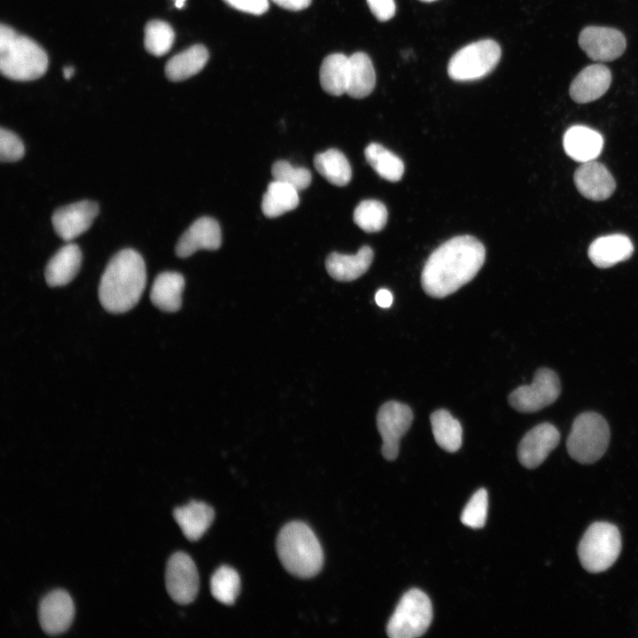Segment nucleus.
<instances>
[{"instance_id":"obj_39","label":"nucleus","mask_w":638,"mask_h":638,"mask_svg":"<svg viewBox=\"0 0 638 638\" xmlns=\"http://www.w3.org/2000/svg\"><path fill=\"white\" fill-rule=\"evenodd\" d=\"M231 7L247 13L260 15L268 9V0H223Z\"/></svg>"},{"instance_id":"obj_8","label":"nucleus","mask_w":638,"mask_h":638,"mask_svg":"<svg viewBox=\"0 0 638 638\" xmlns=\"http://www.w3.org/2000/svg\"><path fill=\"white\" fill-rule=\"evenodd\" d=\"M502 51L494 40L485 39L460 49L447 66L449 77L456 82L478 80L490 74L497 66Z\"/></svg>"},{"instance_id":"obj_4","label":"nucleus","mask_w":638,"mask_h":638,"mask_svg":"<svg viewBox=\"0 0 638 638\" xmlns=\"http://www.w3.org/2000/svg\"><path fill=\"white\" fill-rule=\"evenodd\" d=\"M47 67L48 56L36 42L1 24L0 70L4 76L14 81H33L43 76Z\"/></svg>"},{"instance_id":"obj_14","label":"nucleus","mask_w":638,"mask_h":638,"mask_svg":"<svg viewBox=\"0 0 638 638\" xmlns=\"http://www.w3.org/2000/svg\"><path fill=\"white\" fill-rule=\"evenodd\" d=\"M559 440L560 434L555 425L549 423L536 425L519 442L517 457L520 463L527 469L538 467L556 448Z\"/></svg>"},{"instance_id":"obj_11","label":"nucleus","mask_w":638,"mask_h":638,"mask_svg":"<svg viewBox=\"0 0 638 638\" xmlns=\"http://www.w3.org/2000/svg\"><path fill=\"white\" fill-rule=\"evenodd\" d=\"M198 573L191 557L184 552H175L166 566V588L173 601L179 604L192 603L198 592Z\"/></svg>"},{"instance_id":"obj_33","label":"nucleus","mask_w":638,"mask_h":638,"mask_svg":"<svg viewBox=\"0 0 638 638\" xmlns=\"http://www.w3.org/2000/svg\"><path fill=\"white\" fill-rule=\"evenodd\" d=\"M387 214V209L382 202L363 200L354 209V222L365 232H377L385 226Z\"/></svg>"},{"instance_id":"obj_30","label":"nucleus","mask_w":638,"mask_h":638,"mask_svg":"<svg viewBox=\"0 0 638 638\" xmlns=\"http://www.w3.org/2000/svg\"><path fill=\"white\" fill-rule=\"evenodd\" d=\"M314 165L317 172L331 184L344 186L351 180V166L346 156L336 149L316 154Z\"/></svg>"},{"instance_id":"obj_7","label":"nucleus","mask_w":638,"mask_h":638,"mask_svg":"<svg viewBox=\"0 0 638 638\" xmlns=\"http://www.w3.org/2000/svg\"><path fill=\"white\" fill-rule=\"evenodd\" d=\"M432 619V603L425 593L414 588L406 592L390 618L386 633L391 638L423 635Z\"/></svg>"},{"instance_id":"obj_19","label":"nucleus","mask_w":638,"mask_h":638,"mask_svg":"<svg viewBox=\"0 0 638 638\" xmlns=\"http://www.w3.org/2000/svg\"><path fill=\"white\" fill-rule=\"evenodd\" d=\"M563 145L569 157L585 163L595 160L600 155L603 138L600 133L588 127L575 125L564 133Z\"/></svg>"},{"instance_id":"obj_2","label":"nucleus","mask_w":638,"mask_h":638,"mask_svg":"<svg viewBox=\"0 0 638 638\" xmlns=\"http://www.w3.org/2000/svg\"><path fill=\"white\" fill-rule=\"evenodd\" d=\"M146 284V268L139 253L123 249L109 261L98 286L99 301L113 314L125 313L139 301Z\"/></svg>"},{"instance_id":"obj_27","label":"nucleus","mask_w":638,"mask_h":638,"mask_svg":"<svg viewBox=\"0 0 638 638\" xmlns=\"http://www.w3.org/2000/svg\"><path fill=\"white\" fill-rule=\"evenodd\" d=\"M349 57L341 53L327 56L320 68V82L323 90L332 96L347 91Z\"/></svg>"},{"instance_id":"obj_12","label":"nucleus","mask_w":638,"mask_h":638,"mask_svg":"<svg viewBox=\"0 0 638 638\" xmlns=\"http://www.w3.org/2000/svg\"><path fill=\"white\" fill-rule=\"evenodd\" d=\"M579 45L592 60L608 62L624 53L626 41L623 33L618 29L589 26L580 33Z\"/></svg>"},{"instance_id":"obj_32","label":"nucleus","mask_w":638,"mask_h":638,"mask_svg":"<svg viewBox=\"0 0 638 638\" xmlns=\"http://www.w3.org/2000/svg\"><path fill=\"white\" fill-rule=\"evenodd\" d=\"M212 595L223 604L234 603L240 591V578L237 571L230 566L219 567L210 580Z\"/></svg>"},{"instance_id":"obj_23","label":"nucleus","mask_w":638,"mask_h":638,"mask_svg":"<svg viewBox=\"0 0 638 638\" xmlns=\"http://www.w3.org/2000/svg\"><path fill=\"white\" fill-rule=\"evenodd\" d=\"M173 515L183 535L191 541L199 540L214 518L213 508L198 501L175 508Z\"/></svg>"},{"instance_id":"obj_18","label":"nucleus","mask_w":638,"mask_h":638,"mask_svg":"<svg viewBox=\"0 0 638 638\" xmlns=\"http://www.w3.org/2000/svg\"><path fill=\"white\" fill-rule=\"evenodd\" d=\"M611 83V70L604 65L594 64L583 68L572 80L569 93L572 99L586 104L601 97Z\"/></svg>"},{"instance_id":"obj_44","label":"nucleus","mask_w":638,"mask_h":638,"mask_svg":"<svg viewBox=\"0 0 638 638\" xmlns=\"http://www.w3.org/2000/svg\"><path fill=\"white\" fill-rule=\"evenodd\" d=\"M421 1H424V2H432V1H436V0H421Z\"/></svg>"},{"instance_id":"obj_25","label":"nucleus","mask_w":638,"mask_h":638,"mask_svg":"<svg viewBox=\"0 0 638 638\" xmlns=\"http://www.w3.org/2000/svg\"><path fill=\"white\" fill-rule=\"evenodd\" d=\"M206 48L200 44L189 47L171 58L166 66L167 77L173 82H181L198 74L208 60Z\"/></svg>"},{"instance_id":"obj_35","label":"nucleus","mask_w":638,"mask_h":638,"mask_svg":"<svg viewBox=\"0 0 638 638\" xmlns=\"http://www.w3.org/2000/svg\"><path fill=\"white\" fill-rule=\"evenodd\" d=\"M271 173L274 180L285 183L299 191L307 188L312 179L308 169L293 167L286 160L275 162Z\"/></svg>"},{"instance_id":"obj_22","label":"nucleus","mask_w":638,"mask_h":638,"mask_svg":"<svg viewBox=\"0 0 638 638\" xmlns=\"http://www.w3.org/2000/svg\"><path fill=\"white\" fill-rule=\"evenodd\" d=\"M82 252L76 244H67L59 248L48 261L44 276L51 287L67 284L79 272Z\"/></svg>"},{"instance_id":"obj_34","label":"nucleus","mask_w":638,"mask_h":638,"mask_svg":"<svg viewBox=\"0 0 638 638\" xmlns=\"http://www.w3.org/2000/svg\"><path fill=\"white\" fill-rule=\"evenodd\" d=\"M175 40V33L171 26L160 19L149 21L144 27V47L146 51L157 57L169 51Z\"/></svg>"},{"instance_id":"obj_9","label":"nucleus","mask_w":638,"mask_h":638,"mask_svg":"<svg viewBox=\"0 0 638 638\" xmlns=\"http://www.w3.org/2000/svg\"><path fill=\"white\" fill-rule=\"evenodd\" d=\"M560 393V380L556 372L541 368L535 372L532 384L516 388L508 401L519 412L532 413L555 402Z\"/></svg>"},{"instance_id":"obj_20","label":"nucleus","mask_w":638,"mask_h":638,"mask_svg":"<svg viewBox=\"0 0 638 638\" xmlns=\"http://www.w3.org/2000/svg\"><path fill=\"white\" fill-rule=\"evenodd\" d=\"M633 252L634 245L628 237L613 234L595 239L588 248V257L595 266L606 268L628 260Z\"/></svg>"},{"instance_id":"obj_13","label":"nucleus","mask_w":638,"mask_h":638,"mask_svg":"<svg viewBox=\"0 0 638 638\" xmlns=\"http://www.w3.org/2000/svg\"><path fill=\"white\" fill-rule=\"evenodd\" d=\"M98 205L91 200H81L55 210L51 216L57 235L65 241H70L92 224L98 214Z\"/></svg>"},{"instance_id":"obj_15","label":"nucleus","mask_w":638,"mask_h":638,"mask_svg":"<svg viewBox=\"0 0 638 638\" xmlns=\"http://www.w3.org/2000/svg\"><path fill=\"white\" fill-rule=\"evenodd\" d=\"M74 616L73 600L65 590H52L39 603L38 619L43 631L47 634L56 635L66 632Z\"/></svg>"},{"instance_id":"obj_1","label":"nucleus","mask_w":638,"mask_h":638,"mask_svg":"<svg viewBox=\"0 0 638 638\" xmlns=\"http://www.w3.org/2000/svg\"><path fill=\"white\" fill-rule=\"evenodd\" d=\"M486 250L472 236L455 237L440 245L426 261L421 275L424 292L444 298L471 281L484 264Z\"/></svg>"},{"instance_id":"obj_42","label":"nucleus","mask_w":638,"mask_h":638,"mask_svg":"<svg viewBox=\"0 0 638 638\" xmlns=\"http://www.w3.org/2000/svg\"><path fill=\"white\" fill-rule=\"evenodd\" d=\"M74 74V69L73 66H66L63 69V75L66 79H70Z\"/></svg>"},{"instance_id":"obj_3","label":"nucleus","mask_w":638,"mask_h":638,"mask_svg":"<svg viewBox=\"0 0 638 638\" xmlns=\"http://www.w3.org/2000/svg\"><path fill=\"white\" fill-rule=\"evenodd\" d=\"M276 552L284 569L298 578L315 576L323 564V552L316 535L300 521L290 522L280 530Z\"/></svg>"},{"instance_id":"obj_21","label":"nucleus","mask_w":638,"mask_h":638,"mask_svg":"<svg viewBox=\"0 0 638 638\" xmlns=\"http://www.w3.org/2000/svg\"><path fill=\"white\" fill-rule=\"evenodd\" d=\"M373 257L372 249L365 245L355 254L330 253L325 261V267L333 279L350 282L357 279L369 269Z\"/></svg>"},{"instance_id":"obj_43","label":"nucleus","mask_w":638,"mask_h":638,"mask_svg":"<svg viewBox=\"0 0 638 638\" xmlns=\"http://www.w3.org/2000/svg\"><path fill=\"white\" fill-rule=\"evenodd\" d=\"M186 0H175V5L176 8L181 9L184 5Z\"/></svg>"},{"instance_id":"obj_38","label":"nucleus","mask_w":638,"mask_h":638,"mask_svg":"<svg viewBox=\"0 0 638 638\" xmlns=\"http://www.w3.org/2000/svg\"><path fill=\"white\" fill-rule=\"evenodd\" d=\"M367 4L379 21L389 20L395 14L396 6L393 0H367Z\"/></svg>"},{"instance_id":"obj_40","label":"nucleus","mask_w":638,"mask_h":638,"mask_svg":"<svg viewBox=\"0 0 638 638\" xmlns=\"http://www.w3.org/2000/svg\"><path fill=\"white\" fill-rule=\"evenodd\" d=\"M275 4L284 9L290 11H300L307 8L312 0H272Z\"/></svg>"},{"instance_id":"obj_17","label":"nucleus","mask_w":638,"mask_h":638,"mask_svg":"<svg viewBox=\"0 0 638 638\" xmlns=\"http://www.w3.org/2000/svg\"><path fill=\"white\" fill-rule=\"evenodd\" d=\"M576 188L585 198L602 201L610 198L616 182L607 167L595 160L582 163L575 171Z\"/></svg>"},{"instance_id":"obj_5","label":"nucleus","mask_w":638,"mask_h":638,"mask_svg":"<svg viewBox=\"0 0 638 638\" xmlns=\"http://www.w3.org/2000/svg\"><path fill=\"white\" fill-rule=\"evenodd\" d=\"M610 436L609 425L601 415L585 412L573 421L566 448L570 456L578 463H593L607 450Z\"/></svg>"},{"instance_id":"obj_10","label":"nucleus","mask_w":638,"mask_h":638,"mask_svg":"<svg viewBox=\"0 0 638 638\" xmlns=\"http://www.w3.org/2000/svg\"><path fill=\"white\" fill-rule=\"evenodd\" d=\"M411 408L400 401L384 403L377 415V426L382 438V455L389 461L399 454L400 440L409 429L413 421Z\"/></svg>"},{"instance_id":"obj_24","label":"nucleus","mask_w":638,"mask_h":638,"mask_svg":"<svg viewBox=\"0 0 638 638\" xmlns=\"http://www.w3.org/2000/svg\"><path fill=\"white\" fill-rule=\"evenodd\" d=\"M184 278L182 274L165 271L159 274L152 285L150 298L152 303L165 312H176L182 306V292Z\"/></svg>"},{"instance_id":"obj_29","label":"nucleus","mask_w":638,"mask_h":638,"mask_svg":"<svg viewBox=\"0 0 638 638\" xmlns=\"http://www.w3.org/2000/svg\"><path fill=\"white\" fill-rule=\"evenodd\" d=\"M432 434L436 443L445 451L456 452L463 439V429L460 422L447 409H437L430 417Z\"/></svg>"},{"instance_id":"obj_37","label":"nucleus","mask_w":638,"mask_h":638,"mask_svg":"<svg viewBox=\"0 0 638 638\" xmlns=\"http://www.w3.org/2000/svg\"><path fill=\"white\" fill-rule=\"evenodd\" d=\"M25 152L21 139L12 131L0 129V160L2 162H13L20 160Z\"/></svg>"},{"instance_id":"obj_16","label":"nucleus","mask_w":638,"mask_h":638,"mask_svg":"<svg viewBox=\"0 0 638 638\" xmlns=\"http://www.w3.org/2000/svg\"><path fill=\"white\" fill-rule=\"evenodd\" d=\"M222 234L218 222L207 216L197 219L180 237L175 253L186 258L200 249L216 250L221 246Z\"/></svg>"},{"instance_id":"obj_28","label":"nucleus","mask_w":638,"mask_h":638,"mask_svg":"<svg viewBox=\"0 0 638 638\" xmlns=\"http://www.w3.org/2000/svg\"><path fill=\"white\" fill-rule=\"evenodd\" d=\"M298 191L285 183L274 180L263 195L262 213L268 218H275L295 209L300 202Z\"/></svg>"},{"instance_id":"obj_41","label":"nucleus","mask_w":638,"mask_h":638,"mask_svg":"<svg viewBox=\"0 0 638 638\" xmlns=\"http://www.w3.org/2000/svg\"><path fill=\"white\" fill-rule=\"evenodd\" d=\"M376 303L381 307H389L393 303V294L386 289H380L375 295Z\"/></svg>"},{"instance_id":"obj_36","label":"nucleus","mask_w":638,"mask_h":638,"mask_svg":"<svg viewBox=\"0 0 638 638\" xmlns=\"http://www.w3.org/2000/svg\"><path fill=\"white\" fill-rule=\"evenodd\" d=\"M488 499L485 488L478 489L470 499L461 515L462 523L471 528H481L487 517Z\"/></svg>"},{"instance_id":"obj_31","label":"nucleus","mask_w":638,"mask_h":638,"mask_svg":"<svg viewBox=\"0 0 638 638\" xmlns=\"http://www.w3.org/2000/svg\"><path fill=\"white\" fill-rule=\"evenodd\" d=\"M367 162L384 179L399 181L404 173L403 161L391 151L376 143L369 144L364 151Z\"/></svg>"},{"instance_id":"obj_26","label":"nucleus","mask_w":638,"mask_h":638,"mask_svg":"<svg viewBox=\"0 0 638 638\" xmlns=\"http://www.w3.org/2000/svg\"><path fill=\"white\" fill-rule=\"evenodd\" d=\"M376 74L370 57L356 52L349 57V76L346 93L354 98L369 96L375 88Z\"/></svg>"},{"instance_id":"obj_6","label":"nucleus","mask_w":638,"mask_h":638,"mask_svg":"<svg viewBox=\"0 0 638 638\" xmlns=\"http://www.w3.org/2000/svg\"><path fill=\"white\" fill-rule=\"evenodd\" d=\"M620 550L621 535L618 527L608 522H595L586 530L577 551L583 568L597 573L609 569Z\"/></svg>"}]
</instances>
